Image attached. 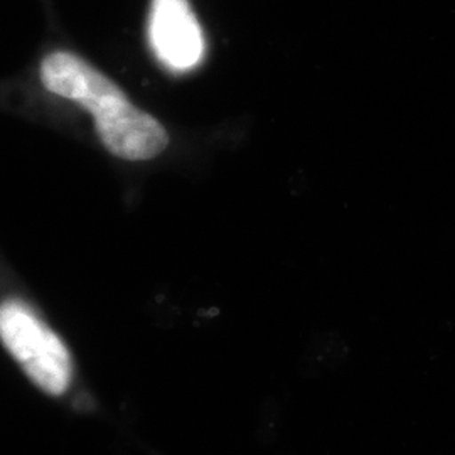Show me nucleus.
<instances>
[{
    "instance_id": "3",
    "label": "nucleus",
    "mask_w": 455,
    "mask_h": 455,
    "mask_svg": "<svg viewBox=\"0 0 455 455\" xmlns=\"http://www.w3.org/2000/svg\"><path fill=\"white\" fill-rule=\"evenodd\" d=\"M148 41L159 61L188 71L204 56V36L188 0H152L148 14Z\"/></svg>"
},
{
    "instance_id": "1",
    "label": "nucleus",
    "mask_w": 455,
    "mask_h": 455,
    "mask_svg": "<svg viewBox=\"0 0 455 455\" xmlns=\"http://www.w3.org/2000/svg\"><path fill=\"white\" fill-rule=\"evenodd\" d=\"M41 82L51 93L93 114L98 139L115 157L148 161L169 146L163 124L132 105L110 78L80 56L66 51L49 54L41 65Z\"/></svg>"
},
{
    "instance_id": "2",
    "label": "nucleus",
    "mask_w": 455,
    "mask_h": 455,
    "mask_svg": "<svg viewBox=\"0 0 455 455\" xmlns=\"http://www.w3.org/2000/svg\"><path fill=\"white\" fill-rule=\"evenodd\" d=\"M0 338L34 383L49 395L68 390L73 364L60 336L20 300H7L0 309Z\"/></svg>"
}]
</instances>
